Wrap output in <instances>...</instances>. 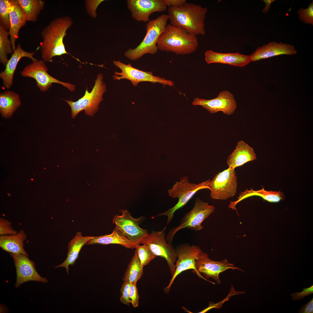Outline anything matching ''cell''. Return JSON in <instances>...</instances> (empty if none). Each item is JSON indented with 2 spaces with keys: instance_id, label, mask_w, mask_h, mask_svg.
Segmentation results:
<instances>
[{
  "instance_id": "7402d4cb",
  "label": "cell",
  "mask_w": 313,
  "mask_h": 313,
  "mask_svg": "<svg viewBox=\"0 0 313 313\" xmlns=\"http://www.w3.org/2000/svg\"><path fill=\"white\" fill-rule=\"evenodd\" d=\"M10 27L8 32L13 51L16 47V40L18 38L21 28L26 23L25 18L19 7L17 0H10Z\"/></svg>"
},
{
  "instance_id": "4316f807",
  "label": "cell",
  "mask_w": 313,
  "mask_h": 313,
  "mask_svg": "<svg viewBox=\"0 0 313 313\" xmlns=\"http://www.w3.org/2000/svg\"><path fill=\"white\" fill-rule=\"evenodd\" d=\"M21 104L19 96L15 92L7 90L0 94V112L3 118L10 117Z\"/></svg>"
},
{
  "instance_id": "277c9868",
  "label": "cell",
  "mask_w": 313,
  "mask_h": 313,
  "mask_svg": "<svg viewBox=\"0 0 313 313\" xmlns=\"http://www.w3.org/2000/svg\"><path fill=\"white\" fill-rule=\"evenodd\" d=\"M168 20V14H163L148 21L146 25V33L142 41L134 49L130 48L126 51L125 56L130 60L135 61L146 54H155L158 50L157 41L165 30Z\"/></svg>"
},
{
  "instance_id": "2e32d148",
  "label": "cell",
  "mask_w": 313,
  "mask_h": 313,
  "mask_svg": "<svg viewBox=\"0 0 313 313\" xmlns=\"http://www.w3.org/2000/svg\"><path fill=\"white\" fill-rule=\"evenodd\" d=\"M10 253L13 258L16 268V288L18 287L23 283L29 281L43 283L48 282L46 278H43L38 274L35 269L34 263L29 259L28 256L22 254Z\"/></svg>"
},
{
  "instance_id": "60d3db41",
  "label": "cell",
  "mask_w": 313,
  "mask_h": 313,
  "mask_svg": "<svg viewBox=\"0 0 313 313\" xmlns=\"http://www.w3.org/2000/svg\"><path fill=\"white\" fill-rule=\"evenodd\" d=\"M263 1L265 3V6L262 11L263 13H267L270 10L271 4L275 1L274 0H263Z\"/></svg>"
},
{
  "instance_id": "1f68e13d",
  "label": "cell",
  "mask_w": 313,
  "mask_h": 313,
  "mask_svg": "<svg viewBox=\"0 0 313 313\" xmlns=\"http://www.w3.org/2000/svg\"><path fill=\"white\" fill-rule=\"evenodd\" d=\"M10 0H0V25L6 30L10 27Z\"/></svg>"
},
{
  "instance_id": "f35d334b",
  "label": "cell",
  "mask_w": 313,
  "mask_h": 313,
  "mask_svg": "<svg viewBox=\"0 0 313 313\" xmlns=\"http://www.w3.org/2000/svg\"><path fill=\"white\" fill-rule=\"evenodd\" d=\"M313 312V298L300 308L299 313H312Z\"/></svg>"
},
{
  "instance_id": "9a60e30c",
  "label": "cell",
  "mask_w": 313,
  "mask_h": 313,
  "mask_svg": "<svg viewBox=\"0 0 313 313\" xmlns=\"http://www.w3.org/2000/svg\"><path fill=\"white\" fill-rule=\"evenodd\" d=\"M195 266L200 273L203 274L207 279L211 278L215 280L217 284L221 283L219 274L228 269H237L244 272L241 269L234 266L225 259L220 261H214L209 257L208 254L202 252L196 260Z\"/></svg>"
},
{
  "instance_id": "603a6c76",
  "label": "cell",
  "mask_w": 313,
  "mask_h": 313,
  "mask_svg": "<svg viewBox=\"0 0 313 313\" xmlns=\"http://www.w3.org/2000/svg\"><path fill=\"white\" fill-rule=\"evenodd\" d=\"M27 238L23 230H20L15 234L1 236L0 247L10 253L22 254L28 256L24 248V241Z\"/></svg>"
},
{
  "instance_id": "cb8c5ba5",
  "label": "cell",
  "mask_w": 313,
  "mask_h": 313,
  "mask_svg": "<svg viewBox=\"0 0 313 313\" xmlns=\"http://www.w3.org/2000/svg\"><path fill=\"white\" fill-rule=\"evenodd\" d=\"M93 236H83L81 232H78L74 238L69 242L68 245L67 257L61 264L55 267H64L66 268L68 275L69 274L70 265H74L78 258L79 253L83 245Z\"/></svg>"
},
{
  "instance_id": "5bb4252c",
  "label": "cell",
  "mask_w": 313,
  "mask_h": 313,
  "mask_svg": "<svg viewBox=\"0 0 313 313\" xmlns=\"http://www.w3.org/2000/svg\"><path fill=\"white\" fill-rule=\"evenodd\" d=\"M192 104L194 105L201 106L212 114L222 111L228 115L232 114L237 106L233 95L227 90L221 91L216 97L211 99L196 98Z\"/></svg>"
},
{
  "instance_id": "4dcf8cb0",
  "label": "cell",
  "mask_w": 313,
  "mask_h": 313,
  "mask_svg": "<svg viewBox=\"0 0 313 313\" xmlns=\"http://www.w3.org/2000/svg\"><path fill=\"white\" fill-rule=\"evenodd\" d=\"M135 248L141 265L143 267L148 265L156 257L145 244L137 245Z\"/></svg>"
},
{
  "instance_id": "d6986e66",
  "label": "cell",
  "mask_w": 313,
  "mask_h": 313,
  "mask_svg": "<svg viewBox=\"0 0 313 313\" xmlns=\"http://www.w3.org/2000/svg\"><path fill=\"white\" fill-rule=\"evenodd\" d=\"M205 61L208 64L220 63L242 67L251 61L250 55L239 52L222 53L208 50L205 52Z\"/></svg>"
},
{
  "instance_id": "7c38bea8",
  "label": "cell",
  "mask_w": 313,
  "mask_h": 313,
  "mask_svg": "<svg viewBox=\"0 0 313 313\" xmlns=\"http://www.w3.org/2000/svg\"><path fill=\"white\" fill-rule=\"evenodd\" d=\"M47 67L43 60L33 61L28 65L21 71L22 76L32 78L36 81V85L43 92L47 90L53 83L60 84L71 91L75 90V86L70 83L60 81L50 75Z\"/></svg>"
},
{
  "instance_id": "ba28073f",
  "label": "cell",
  "mask_w": 313,
  "mask_h": 313,
  "mask_svg": "<svg viewBox=\"0 0 313 313\" xmlns=\"http://www.w3.org/2000/svg\"><path fill=\"white\" fill-rule=\"evenodd\" d=\"M166 227L160 231H153L148 234L140 243L146 244L156 256H160L166 260L172 276L175 271L177 254L172 244L168 243L166 240Z\"/></svg>"
},
{
  "instance_id": "f546056e",
  "label": "cell",
  "mask_w": 313,
  "mask_h": 313,
  "mask_svg": "<svg viewBox=\"0 0 313 313\" xmlns=\"http://www.w3.org/2000/svg\"><path fill=\"white\" fill-rule=\"evenodd\" d=\"M8 32L0 25V62L4 67L9 60L7 55L12 53L13 51L11 42L8 38Z\"/></svg>"
},
{
  "instance_id": "4fadbf2b",
  "label": "cell",
  "mask_w": 313,
  "mask_h": 313,
  "mask_svg": "<svg viewBox=\"0 0 313 313\" xmlns=\"http://www.w3.org/2000/svg\"><path fill=\"white\" fill-rule=\"evenodd\" d=\"M120 212H122V215H116L113 218V223L116 225L115 228L136 245L140 244L148 234L147 230L139 226L143 217L134 218L126 210H121Z\"/></svg>"
},
{
  "instance_id": "8d00e7d4",
  "label": "cell",
  "mask_w": 313,
  "mask_h": 313,
  "mask_svg": "<svg viewBox=\"0 0 313 313\" xmlns=\"http://www.w3.org/2000/svg\"><path fill=\"white\" fill-rule=\"evenodd\" d=\"M85 6L88 13L91 17L95 18L97 16L96 10L99 5L104 0H87Z\"/></svg>"
},
{
  "instance_id": "d6a6232c",
  "label": "cell",
  "mask_w": 313,
  "mask_h": 313,
  "mask_svg": "<svg viewBox=\"0 0 313 313\" xmlns=\"http://www.w3.org/2000/svg\"><path fill=\"white\" fill-rule=\"evenodd\" d=\"M300 20L306 24L313 25V1L305 9L301 7L297 11Z\"/></svg>"
},
{
  "instance_id": "ffe728a7",
  "label": "cell",
  "mask_w": 313,
  "mask_h": 313,
  "mask_svg": "<svg viewBox=\"0 0 313 313\" xmlns=\"http://www.w3.org/2000/svg\"><path fill=\"white\" fill-rule=\"evenodd\" d=\"M35 52H29L23 50L20 44H18L6 64L5 70L0 73V77L3 81V85L10 88L13 83V76L18 63L23 57L30 59L33 61L37 60L33 56Z\"/></svg>"
},
{
  "instance_id": "83f0119b",
  "label": "cell",
  "mask_w": 313,
  "mask_h": 313,
  "mask_svg": "<svg viewBox=\"0 0 313 313\" xmlns=\"http://www.w3.org/2000/svg\"><path fill=\"white\" fill-rule=\"evenodd\" d=\"M26 21L35 22L45 4L42 0H17Z\"/></svg>"
},
{
  "instance_id": "f1b7e54d",
  "label": "cell",
  "mask_w": 313,
  "mask_h": 313,
  "mask_svg": "<svg viewBox=\"0 0 313 313\" xmlns=\"http://www.w3.org/2000/svg\"><path fill=\"white\" fill-rule=\"evenodd\" d=\"M143 267L135 250L123 276V282H128L131 283L137 282L141 279L143 274Z\"/></svg>"
},
{
  "instance_id": "e575fe53",
  "label": "cell",
  "mask_w": 313,
  "mask_h": 313,
  "mask_svg": "<svg viewBox=\"0 0 313 313\" xmlns=\"http://www.w3.org/2000/svg\"><path fill=\"white\" fill-rule=\"evenodd\" d=\"M136 282L131 284L129 293L128 299L134 308L137 307L139 303V296Z\"/></svg>"
},
{
  "instance_id": "52a82bcc",
  "label": "cell",
  "mask_w": 313,
  "mask_h": 313,
  "mask_svg": "<svg viewBox=\"0 0 313 313\" xmlns=\"http://www.w3.org/2000/svg\"><path fill=\"white\" fill-rule=\"evenodd\" d=\"M210 181L208 179L197 184L190 182L187 176L181 177L179 181L175 183L172 188L168 190L169 196L174 199H178L177 203L173 207L157 216H167L168 224L172 221L175 212L183 207L198 191L204 189H209L208 184Z\"/></svg>"
},
{
  "instance_id": "ab89813d",
  "label": "cell",
  "mask_w": 313,
  "mask_h": 313,
  "mask_svg": "<svg viewBox=\"0 0 313 313\" xmlns=\"http://www.w3.org/2000/svg\"><path fill=\"white\" fill-rule=\"evenodd\" d=\"M167 6L169 7H178L187 3L186 0H164Z\"/></svg>"
},
{
  "instance_id": "3957f363",
  "label": "cell",
  "mask_w": 313,
  "mask_h": 313,
  "mask_svg": "<svg viewBox=\"0 0 313 313\" xmlns=\"http://www.w3.org/2000/svg\"><path fill=\"white\" fill-rule=\"evenodd\" d=\"M199 45L196 36L170 24L166 25L157 42L158 50L181 55L193 53Z\"/></svg>"
},
{
  "instance_id": "6da1fadb",
  "label": "cell",
  "mask_w": 313,
  "mask_h": 313,
  "mask_svg": "<svg viewBox=\"0 0 313 313\" xmlns=\"http://www.w3.org/2000/svg\"><path fill=\"white\" fill-rule=\"evenodd\" d=\"M72 24L70 17H59L52 20L43 28L41 33L43 41L40 43V48L44 62H53L54 57L66 54L74 58L67 52L63 42L67 30Z\"/></svg>"
},
{
  "instance_id": "d590c367",
  "label": "cell",
  "mask_w": 313,
  "mask_h": 313,
  "mask_svg": "<svg viewBox=\"0 0 313 313\" xmlns=\"http://www.w3.org/2000/svg\"><path fill=\"white\" fill-rule=\"evenodd\" d=\"M131 283L128 282H123L120 288V302L123 304L129 306L130 303L128 298L129 290Z\"/></svg>"
},
{
  "instance_id": "8fae6325",
  "label": "cell",
  "mask_w": 313,
  "mask_h": 313,
  "mask_svg": "<svg viewBox=\"0 0 313 313\" xmlns=\"http://www.w3.org/2000/svg\"><path fill=\"white\" fill-rule=\"evenodd\" d=\"M113 62L114 64L121 70L120 72H114V75L112 76L114 80L127 79L134 86H137L139 83L143 82L159 83L170 86H173L174 85L172 81L154 76L152 72L140 70L134 67L130 63L126 64L119 60H114Z\"/></svg>"
},
{
  "instance_id": "5b68a950",
  "label": "cell",
  "mask_w": 313,
  "mask_h": 313,
  "mask_svg": "<svg viewBox=\"0 0 313 313\" xmlns=\"http://www.w3.org/2000/svg\"><path fill=\"white\" fill-rule=\"evenodd\" d=\"M215 207L202 200L199 197L196 199L192 208L183 216L179 224L170 229L166 236L168 243H172L175 234L184 228L197 231L203 228L201 224L213 213Z\"/></svg>"
},
{
  "instance_id": "836d02e7",
  "label": "cell",
  "mask_w": 313,
  "mask_h": 313,
  "mask_svg": "<svg viewBox=\"0 0 313 313\" xmlns=\"http://www.w3.org/2000/svg\"><path fill=\"white\" fill-rule=\"evenodd\" d=\"M18 232L11 225V223L8 220L3 218H0V236L12 235Z\"/></svg>"
},
{
  "instance_id": "ac0fdd59",
  "label": "cell",
  "mask_w": 313,
  "mask_h": 313,
  "mask_svg": "<svg viewBox=\"0 0 313 313\" xmlns=\"http://www.w3.org/2000/svg\"><path fill=\"white\" fill-rule=\"evenodd\" d=\"M297 52L292 45L272 41L259 47L250 55L251 61H256L279 55H294Z\"/></svg>"
},
{
  "instance_id": "9c48e42d",
  "label": "cell",
  "mask_w": 313,
  "mask_h": 313,
  "mask_svg": "<svg viewBox=\"0 0 313 313\" xmlns=\"http://www.w3.org/2000/svg\"><path fill=\"white\" fill-rule=\"evenodd\" d=\"M177 254V258L175 263L176 269L168 285L164 289L165 294L169 293L171 287L177 276L185 270L192 269L198 276L205 281L213 284L216 283L207 279L199 273L195 266L196 260L198 255L202 252L197 245H190L189 244H180L175 248Z\"/></svg>"
},
{
  "instance_id": "484cf974",
  "label": "cell",
  "mask_w": 313,
  "mask_h": 313,
  "mask_svg": "<svg viewBox=\"0 0 313 313\" xmlns=\"http://www.w3.org/2000/svg\"><path fill=\"white\" fill-rule=\"evenodd\" d=\"M94 244L103 245L117 244L130 249L135 248L136 245L121 232L115 228L111 234L98 236H93L86 243L87 245Z\"/></svg>"
},
{
  "instance_id": "b9f144b4",
  "label": "cell",
  "mask_w": 313,
  "mask_h": 313,
  "mask_svg": "<svg viewBox=\"0 0 313 313\" xmlns=\"http://www.w3.org/2000/svg\"><path fill=\"white\" fill-rule=\"evenodd\" d=\"M31 180H32V181H33V179H31Z\"/></svg>"
},
{
  "instance_id": "d4e9b609",
  "label": "cell",
  "mask_w": 313,
  "mask_h": 313,
  "mask_svg": "<svg viewBox=\"0 0 313 313\" xmlns=\"http://www.w3.org/2000/svg\"><path fill=\"white\" fill-rule=\"evenodd\" d=\"M254 196H260L271 203L278 202L281 200H284L285 198V195L280 190L278 192L267 191L263 187L261 190L255 191L252 188L250 190L247 189L244 192H241L237 200L234 201H230L228 207L232 209L236 210L235 206L239 202L246 198Z\"/></svg>"
},
{
  "instance_id": "e0dca14e",
  "label": "cell",
  "mask_w": 313,
  "mask_h": 313,
  "mask_svg": "<svg viewBox=\"0 0 313 313\" xmlns=\"http://www.w3.org/2000/svg\"><path fill=\"white\" fill-rule=\"evenodd\" d=\"M127 4L132 18L145 22L150 21L151 14L165 11L167 7L164 0H128Z\"/></svg>"
},
{
  "instance_id": "74e56055",
  "label": "cell",
  "mask_w": 313,
  "mask_h": 313,
  "mask_svg": "<svg viewBox=\"0 0 313 313\" xmlns=\"http://www.w3.org/2000/svg\"><path fill=\"white\" fill-rule=\"evenodd\" d=\"M303 291L301 292H295L291 294L294 301H297L304 298L305 296L313 293V285L310 287L303 289Z\"/></svg>"
},
{
  "instance_id": "7a4b0ae2",
  "label": "cell",
  "mask_w": 313,
  "mask_h": 313,
  "mask_svg": "<svg viewBox=\"0 0 313 313\" xmlns=\"http://www.w3.org/2000/svg\"><path fill=\"white\" fill-rule=\"evenodd\" d=\"M170 24L180 27L188 33L196 36L205 33V20L208 9L192 3L167 9Z\"/></svg>"
},
{
  "instance_id": "44dd1931",
  "label": "cell",
  "mask_w": 313,
  "mask_h": 313,
  "mask_svg": "<svg viewBox=\"0 0 313 313\" xmlns=\"http://www.w3.org/2000/svg\"><path fill=\"white\" fill-rule=\"evenodd\" d=\"M256 159V155L252 148L241 140L237 143L235 149L228 158L227 163L229 167L235 169Z\"/></svg>"
},
{
  "instance_id": "30bf717a",
  "label": "cell",
  "mask_w": 313,
  "mask_h": 313,
  "mask_svg": "<svg viewBox=\"0 0 313 313\" xmlns=\"http://www.w3.org/2000/svg\"><path fill=\"white\" fill-rule=\"evenodd\" d=\"M237 184L235 169L229 167L216 174L209 182L208 186L210 191L212 199L225 200L235 195Z\"/></svg>"
},
{
  "instance_id": "8992f818",
  "label": "cell",
  "mask_w": 313,
  "mask_h": 313,
  "mask_svg": "<svg viewBox=\"0 0 313 313\" xmlns=\"http://www.w3.org/2000/svg\"><path fill=\"white\" fill-rule=\"evenodd\" d=\"M103 77L102 73H98L92 91L89 92L86 87L84 95L77 101L73 102L64 99L71 108L72 118H74L83 110L85 114L92 117L97 112L100 103L103 100V96L107 90Z\"/></svg>"
}]
</instances>
